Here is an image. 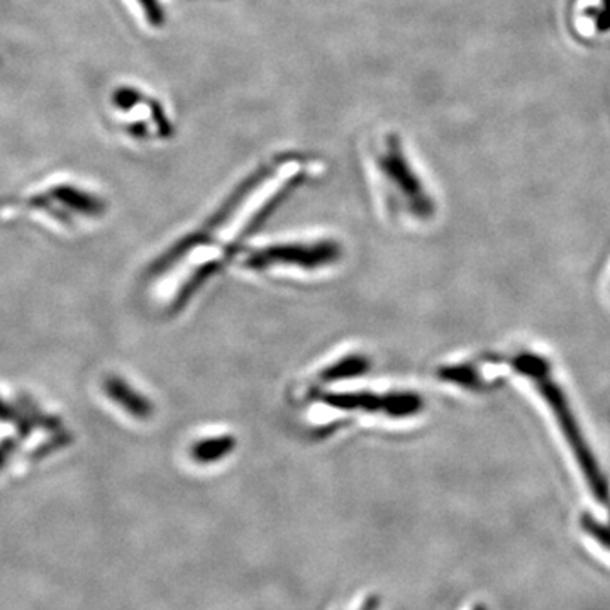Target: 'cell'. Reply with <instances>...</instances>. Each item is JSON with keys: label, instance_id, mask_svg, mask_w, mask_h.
I'll use <instances>...</instances> for the list:
<instances>
[{"label": "cell", "instance_id": "cell-7", "mask_svg": "<svg viewBox=\"0 0 610 610\" xmlns=\"http://www.w3.org/2000/svg\"><path fill=\"white\" fill-rule=\"evenodd\" d=\"M443 381L460 385L464 388H478L482 385V376L478 370L472 365L445 366L439 370Z\"/></svg>", "mask_w": 610, "mask_h": 610}, {"label": "cell", "instance_id": "cell-1", "mask_svg": "<svg viewBox=\"0 0 610 610\" xmlns=\"http://www.w3.org/2000/svg\"><path fill=\"white\" fill-rule=\"evenodd\" d=\"M533 384L536 385L537 391L541 394L543 399L546 400L549 409L557 418L558 426H560L564 439L569 441L570 448H572L573 455H575L576 461H578L580 469L584 472L585 481H587L595 499L610 509L609 482H607L602 470H600L599 461L592 453L590 446H588L587 439H585L584 433H582V427H580L578 421H576L575 414H573L572 406H570L569 399L564 396V391L561 390L560 385L551 381V376L534 381Z\"/></svg>", "mask_w": 610, "mask_h": 610}, {"label": "cell", "instance_id": "cell-11", "mask_svg": "<svg viewBox=\"0 0 610 610\" xmlns=\"http://www.w3.org/2000/svg\"><path fill=\"white\" fill-rule=\"evenodd\" d=\"M139 4H141L142 11L147 12L151 23L158 24L162 21V12L154 0H139Z\"/></svg>", "mask_w": 610, "mask_h": 610}, {"label": "cell", "instance_id": "cell-2", "mask_svg": "<svg viewBox=\"0 0 610 610\" xmlns=\"http://www.w3.org/2000/svg\"><path fill=\"white\" fill-rule=\"evenodd\" d=\"M339 248L336 242H297V245L270 246L254 251L250 258V266L257 270L273 269V266H299V269L314 270L319 266L333 265L338 261Z\"/></svg>", "mask_w": 610, "mask_h": 610}, {"label": "cell", "instance_id": "cell-8", "mask_svg": "<svg viewBox=\"0 0 610 610\" xmlns=\"http://www.w3.org/2000/svg\"><path fill=\"white\" fill-rule=\"evenodd\" d=\"M229 446H233L229 438L209 439V441H200L197 445V453L203 460H208V458L221 457V455L226 453V451H229Z\"/></svg>", "mask_w": 610, "mask_h": 610}, {"label": "cell", "instance_id": "cell-6", "mask_svg": "<svg viewBox=\"0 0 610 610\" xmlns=\"http://www.w3.org/2000/svg\"><path fill=\"white\" fill-rule=\"evenodd\" d=\"M512 369L531 381H539L545 376H551V363L541 354L521 353L512 361Z\"/></svg>", "mask_w": 610, "mask_h": 610}, {"label": "cell", "instance_id": "cell-10", "mask_svg": "<svg viewBox=\"0 0 610 610\" xmlns=\"http://www.w3.org/2000/svg\"><path fill=\"white\" fill-rule=\"evenodd\" d=\"M16 449L17 441H14V439H5V441L0 443V470L4 469L9 458L16 453Z\"/></svg>", "mask_w": 610, "mask_h": 610}, {"label": "cell", "instance_id": "cell-3", "mask_svg": "<svg viewBox=\"0 0 610 610\" xmlns=\"http://www.w3.org/2000/svg\"><path fill=\"white\" fill-rule=\"evenodd\" d=\"M385 150L387 153L378 160V163H382L388 184L397 185L400 196L409 200V208L418 220H427L433 215L434 203L427 196L423 182L419 180L418 175L412 172L397 141L387 145Z\"/></svg>", "mask_w": 610, "mask_h": 610}, {"label": "cell", "instance_id": "cell-5", "mask_svg": "<svg viewBox=\"0 0 610 610\" xmlns=\"http://www.w3.org/2000/svg\"><path fill=\"white\" fill-rule=\"evenodd\" d=\"M51 197L65 208L72 209L78 214L89 215V217L102 215L108 209L104 200L92 194L84 192L74 185H58V187L51 188Z\"/></svg>", "mask_w": 610, "mask_h": 610}, {"label": "cell", "instance_id": "cell-13", "mask_svg": "<svg viewBox=\"0 0 610 610\" xmlns=\"http://www.w3.org/2000/svg\"><path fill=\"white\" fill-rule=\"evenodd\" d=\"M16 421L17 412L4 399H0V423H16Z\"/></svg>", "mask_w": 610, "mask_h": 610}, {"label": "cell", "instance_id": "cell-9", "mask_svg": "<svg viewBox=\"0 0 610 610\" xmlns=\"http://www.w3.org/2000/svg\"><path fill=\"white\" fill-rule=\"evenodd\" d=\"M582 524H584L585 531H587L590 536H594L595 539H599L603 546L610 548V530L603 527L600 522L595 521L590 515H585V518L582 519Z\"/></svg>", "mask_w": 610, "mask_h": 610}, {"label": "cell", "instance_id": "cell-12", "mask_svg": "<svg viewBox=\"0 0 610 610\" xmlns=\"http://www.w3.org/2000/svg\"><path fill=\"white\" fill-rule=\"evenodd\" d=\"M595 24L602 32L610 29V0H603V9H600L599 16L595 17Z\"/></svg>", "mask_w": 610, "mask_h": 610}, {"label": "cell", "instance_id": "cell-4", "mask_svg": "<svg viewBox=\"0 0 610 610\" xmlns=\"http://www.w3.org/2000/svg\"><path fill=\"white\" fill-rule=\"evenodd\" d=\"M104 391L109 399L114 400L121 409L136 419H148L153 414V403L138 390L130 387L124 378L117 375L108 376L104 381Z\"/></svg>", "mask_w": 610, "mask_h": 610}]
</instances>
